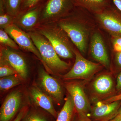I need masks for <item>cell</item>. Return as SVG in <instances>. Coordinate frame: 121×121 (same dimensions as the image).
Returning <instances> with one entry per match:
<instances>
[{
    "label": "cell",
    "instance_id": "obj_14",
    "mask_svg": "<svg viewBox=\"0 0 121 121\" xmlns=\"http://www.w3.org/2000/svg\"><path fill=\"white\" fill-rule=\"evenodd\" d=\"M0 56L15 70L23 79L28 76V69L25 60L20 54L7 48L1 49Z\"/></svg>",
    "mask_w": 121,
    "mask_h": 121
},
{
    "label": "cell",
    "instance_id": "obj_27",
    "mask_svg": "<svg viewBox=\"0 0 121 121\" xmlns=\"http://www.w3.org/2000/svg\"><path fill=\"white\" fill-rule=\"evenodd\" d=\"M28 110V108L25 107L21 108L19 112L12 121H21Z\"/></svg>",
    "mask_w": 121,
    "mask_h": 121
},
{
    "label": "cell",
    "instance_id": "obj_28",
    "mask_svg": "<svg viewBox=\"0 0 121 121\" xmlns=\"http://www.w3.org/2000/svg\"><path fill=\"white\" fill-rule=\"evenodd\" d=\"M114 52V62L117 69L121 70V52Z\"/></svg>",
    "mask_w": 121,
    "mask_h": 121
},
{
    "label": "cell",
    "instance_id": "obj_3",
    "mask_svg": "<svg viewBox=\"0 0 121 121\" xmlns=\"http://www.w3.org/2000/svg\"><path fill=\"white\" fill-rule=\"evenodd\" d=\"M39 32L51 43L59 56L66 59L73 58L74 48L69 37L59 26L42 29Z\"/></svg>",
    "mask_w": 121,
    "mask_h": 121
},
{
    "label": "cell",
    "instance_id": "obj_11",
    "mask_svg": "<svg viewBox=\"0 0 121 121\" xmlns=\"http://www.w3.org/2000/svg\"><path fill=\"white\" fill-rule=\"evenodd\" d=\"M91 89L94 97L101 101L114 95L116 91L113 78L108 73L97 76L92 83Z\"/></svg>",
    "mask_w": 121,
    "mask_h": 121
},
{
    "label": "cell",
    "instance_id": "obj_12",
    "mask_svg": "<svg viewBox=\"0 0 121 121\" xmlns=\"http://www.w3.org/2000/svg\"><path fill=\"white\" fill-rule=\"evenodd\" d=\"M22 95L19 91H13L5 99L0 110V121H12L21 109Z\"/></svg>",
    "mask_w": 121,
    "mask_h": 121
},
{
    "label": "cell",
    "instance_id": "obj_33",
    "mask_svg": "<svg viewBox=\"0 0 121 121\" xmlns=\"http://www.w3.org/2000/svg\"><path fill=\"white\" fill-rule=\"evenodd\" d=\"M109 121H121V116H117Z\"/></svg>",
    "mask_w": 121,
    "mask_h": 121
},
{
    "label": "cell",
    "instance_id": "obj_19",
    "mask_svg": "<svg viewBox=\"0 0 121 121\" xmlns=\"http://www.w3.org/2000/svg\"><path fill=\"white\" fill-rule=\"evenodd\" d=\"M20 76H9L1 78L0 79V89L5 91L8 90L17 85L21 84L23 79Z\"/></svg>",
    "mask_w": 121,
    "mask_h": 121
},
{
    "label": "cell",
    "instance_id": "obj_4",
    "mask_svg": "<svg viewBox=\"0 0 121 121\" xmlns=\"http://www.w3.org/2000/svg\"><path fill=\"white\" fill-rule=\"evenodd\" d=\"M74 52L75 56L74 64L71 69L63 76L64 80H87L103 67L99 63L93 62L85 58L78 50L74 49Z\"/></svg>",
    "mask_w": 121,
    "mask_h": 121
},
{
    "label": "cell",
    "instance_id": "obj_6",
    "mask_svg": "<svg viewBox=\"0 0 121 121\" xmlns=\"http://www.w3.org/2000/svg\"><path fill=\"white\" fill-rule=\"evenodd\" d=\"M75 7L73 0H48L41 8V18L47 20L65 17Z\"/></svg>",
    "mask_w": 121,
    "mask_h": 121
},
{
    "label": "cell",
    "instance_id": "obj_20",
    "mask_svg": "<svg viewBox=\"0 0 121 121\" xmlns=\"http://www.w3.org/2000/svg\"><path fill=\"white\" fill-rule=\"evenodd\" d=\"M21 121H51L47 114L39 110L28 111Z\"/></svg>",
    "mask_w": 121,
    "mask_h": 121
},
{
    "label": "cell",
    "instance_id": "obj_23",
    "mask_svg": "<svg viewBox=\"0 0 121 121\" xmlns=\"http://www.w3.org/2000/svg\"><path fill=\"white\" fill-rule=\"evenodd\" d=\"M17 74L16 72L2 56L0 57V78Z\"/></svg>",
    "mask_w": 121,
    "mask_h": 121
},
{
    "label": "cell",
    "instance_id": "obj_32",
    "mask_svg": "<svg viewBox=\"0 0 121 121\" xmlns=\"http://www.w3.org/2000/svg\"><path fill=\"white\" fill-rule=\"evenodd\" d=\"M113 4L121 12V0H111Z\"/></svg>",
    "mask_w": 121,
    "mask_h": 121
},
{
    "label": "cell",
    "instance_id": "obj_2",
    "mask_svg": "<svg viewBox=\"0 0 121 121\" xmlns=\"http://www.w3.org/2000/svg\"><path fill=\"white\" fill-rule=\"evenodd\" d=\"M28 34L43 59L48 71L61 72L68 69L69 64L61 60L51 43L40 33L30 32Z\"/></svg>",
    "mask_w": 121,
    "mask_h": 121
},
{
    "label": "cell",
    "instance_id": "obj_31",
    "mask_svg": "<svg viewBox=\"0 0 121 121\" xmlns=\"http://www.w3.org/2000/svg\"><path fill=\"white\" fill-rule=\"evenodd\" d=\"M116 90L119 93L121 92V71L118 73L117 78V83L115 86ZM118 93V94H119Z\"/></svg>",
    "mask_w": 121,
    "mask_h": 121
},
{
    "label": "cell",
    "instance_id": "obj_17",
    "mask_svg": "<svg viewBox=\"0 0 121 121\" xmlns=\"http://www.w3.org/2000/svg\"><path fill=\"white\" fill-rule=\"evenodd\" d=\"M41 8L37 7L26 12L19 21L20 24L26 29L31 28L36 24L40 14Z\"/></svg>",
    "mask_w": 121,
    "mask_h": 121
},
{
    "label": "cell",
    "instance_id": "obj_29",
    "mask_svg": "<svg viewBox=\"0 0 121 121\" xmlns=\"http://www.w3.org/2000/svg\"><path fill=\"white\" fill-rule=\"evenodd\" d=\"M117 101H121V92L110 97L101 101L104 103H109Z\"/></svg>",
    "mask_w": 121,
    "mask_h": 121
},
{
    "label": "cell",
    "instance_id": "obj_9",
    "mask_svg": "<svg viewBox=\"0 0 121 121\" xmlns=\"http://www.w3.org/2000/svg\"><path fill=\"white\" fill-rule=\"evenodd\" d=\"M4 30L19 47L35 54L44 65L41 55L28 33L13 24L5 29Z\"/></svg>",
    "mask_w": 121,
    "mask_h": 121
},
{
    "label": "cell",
    "instance_id": "obj_10",
    "mask_svg": "<svg viewBox=\"0 0 121 121\" xmlns=\"http://www.w3.org/2000/svg\"><path fill=\"white\" fill-rule=\"evenodd\" d=\"M121 106V101L104 103L99 101L91 107L88 117L94 121H109L117 115Z\"/></svg>",
    "mask_w": 121,
    "mask_h": 121
},
{
    "label": "cell",
    "instance_id": "obj_34",
    "mask_svg": "<svg viewBox=\"0 0 121 121\" xmlns=\"http://www.w3.org/2000/svg\"><path fill=\"white\" fill-rule=\"evenodd\" d=\"M117 116H121V107L119 108L118 110V113Z\"/></svg>",
    "mask_w": 121,
    "mask_h": 121
},
{
    "label": "cell",
    "instance_id": "obj_18",
    "mask_svg": "<svg viewBox=\"0 0 121 121\" xmlns=\"http://www.w3.org/2000/svg\"><path fill=\"white\" fill-rule=\"evenodd\" d=\"M75 112L73 101L69 95L67 98L62 108L58 114L56 121H72Z\"/></svg>",
    "mask_w": 121,
    "mask_h": 121
},
{
    "label": "cell",
    "instance_id": "obj_8",
    "mask_svg": "<svg viewBox=\"0 0 121 121\" xmlns=\"http://www.w3.org/2000/svg\"><path fill=\"white\" fill-rule=\"evenodd\" d=\"M89 46L93 58L104 67L109 68L110 61L106 45L103 36L98 30L95 29L91 33Z\"/></svg>",
    "mask_w": 121,
    "mask_h": 121
},
{
    "label": "cell",
    "instance_id": "obj_15",
    "mask_svg": "<svg viewBox=\"0 0 121 121\" xmlns=\"http://www.w3.org/2000/svg\"><path fill=\"white\" fill-rule=\"evenodd\" d=\"M30 93L32 99L36 105L47 111L56 119L58 114L54 108L52 98L37 86H32Z\"/></svg>",
    "mask_w": 121,
    "mask_h": 121
},
{
    "label": "cell",
    "instance_id": "obj_16",
    "mask_svg": "<svg viewBox=\"0 0 121 121\" xmlns=\"http://www.w3.org/2000/svg\"><path fill=\"white\" fill-rule=\"evenodd\" d=\"M75 7L85 9L94 15L109 6L111 0H73Z\"/></svg>",
    "mask_w": 121,
    "mask_h": 121
},
{
    "label": "cell",
    "instance_id": "obj_13",
    "mask_svg": "<svg viewBox=\"0 0 121 121\" xmlns=\"http://www.w3.org/2000/svg\"><path fill=\"white\" fill-rule=\"evenodd\" d=\"M39 79L41 87L52 99L58 103L61 102L63 98L62 91L57 80L43 68L39 70Z\"/></svg>",
    "mask_w": 121,
    "mask_h": 121
},
{
    "label": "cell",
    "instance_id": "obj_21",
    "mask_svg": "<svg viewBox=\"0 0 121 121\" xmlns=\"http://www.w3.org/2000/svg\"><path fill=\"white\" fill-rule=\"evenodd\" d=\"M5 12L15 17L21 9L22 0H2Z\"/></svg>",
    "mask_w": 121,
    "mask_h": 121
},
{
    "label": "cell",
    "instance_id": "obj_1",
    "mask_svg": "<svg viewBox=\"0 0 121 121\" xmlns=\"http://www.w3.org/2000/svg\"><path fill=\"white\" fill-rule=\"evenodd\" d=\"M60 21L59 26L64 31L82 54L86 52L94 25L82 16Z\"/></svg>",
    "mask_w": 121,
    "mask_h": 121
},
{
    "label": "cell",
    "instance_id": "obj_25",
    "mask_svg": "<svg viewBox=\"0 0 121 121\" xmlns=\"http://www.w3.org/2000/svg\"><path fill=\"white\" fill-rule=\"evenodd\" d=\"M42 0H22L21 9L22 10H30L37 7V4Z\"/></svg>",
    "mask_w": 121,
    "mask_h": 121
},
{
    "label": "cell",
    "instance_id": "obj_30",
    "mask_svg": "<svg viewBox=\"0 0 121 121\" xmlns=\"http://www.w3.org/2000/svg\"><path fill=\"white\" fill-rule=\"evenodd\" d=\"M72 121H94L91 119L88 116L78 115L75 112Z\"/></svg>",
    "mask_w": 121,
    "mask_h": 121
},
{
    "label": "cell",
    "instance_id": "obj_7",
    "mask_svg": "<svg viewBox=\"0 0 121 121\" xmlns=\"http://www.w3.org/2000/svg\"><path fill=\"white\" fill-rule=\"evenodd\" d=\"M65 87L73 99L76 113L88 117L91 107L82 84L77 82H69L66 83Z\"/></svg>",
    "mask_w": 121,
    "mask_h": 121
},
{
    "label": "cell",
    "instance_id": "obj_24",
    "mask_svg": "<svg viewBox=\"0 0 121 121\" xmlns=\"http://www.w3.org/2000/svg\"><path fill=\"white\" fill-rule=\"evenodd\" d=\"M0 42L3 45L14 49L17 50L19 48L17 44L4 30L2 29L0 30Z\"/></svg>",
    "mask_w": 121,
    "mask_h": 121
},
{
    "label": "cell",
    "instance_id": "obj_26",
    "mask_svg": "<svg viewBox=\"0 0 121 121\" xmlns=\"http://www.w3.org/2000/svg\"><path fill=\"white\" fill-rule=\"evenodd\" d=\"M111 37V41L114 52H121V36Z\"/></svg>",
    "mask_w": 121,
    "mask_h": 121
},
{
    "label": "cell",
    "instance_id": "obj_22",
    "mask_svg": "<svg viewBox=\"0 0 121 121\" xmlns=\"http://www.w3.org/2000/svg\"><path fill=\"white\" fill-rule=\"evenodd\" d=\"M4 6L2 0H0V27L1 29H5L12 24L13 17L7 13H5Z\"/></svg>",
    "mask_w": 121,
    "mask_h": 121
},
{
    "label": "cell",
    "instance_id": "obj_5",
    "mask_svg": "<svg viewBox=\"0 0 121 121\" xmlns=\"http://www.w3.org/2000/svg\"><path fill=\"white\" fill-rule=\"evenodd\" d=\"M94 16L99 27L111 36H121V12L114 5Z\"/></svg>",
    "mask_w": 121,
    "mask_h": 121
}]
</instances>
